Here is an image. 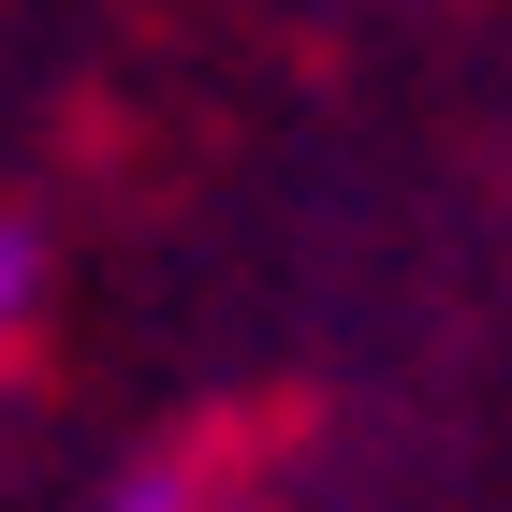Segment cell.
Instances as JSON below:
<instances>
[{"instance_id": "cell-1", "label": "cell", "mask_w": 512, "mask_h": 512, "mask_svg": "<svg viewBox=\"0 0 512 512\" xmlns=\"http://www.w3.org/2000/svg\"><path fill=\"white\" fill-rule=\"evenodd\" d=\"M15 308H30V235H0V337H15Z\"/></svg>"}, {"instance_id": "cell-2", "label": "cell", "mask_w": 512, "mask_h": 512, "mask_svg": "<svg viewBox=\"0 0 512 512\" xmlns=\"http://www.w3.org/2000/svg\"><path fill=\"white\" fill-rule=\"evenodd\" d=\"M118 512H176V483H132V498H118Z\"/></svg>"}]
</instances>
